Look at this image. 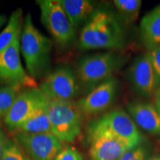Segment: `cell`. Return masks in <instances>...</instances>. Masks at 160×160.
Returning <instances> with one entry per match:
<instances>
[{
  "label": "cell",
  "instance_id": "obj_23",
  "mask_svg": "<svg viewBox=\"0 0 160 160\" xmlns=\"http://www.w3.org/2000/svg\"><path fill=\"white\" fill-rule=\"evenodd\" d=\"M54 160H83V157L75 148L66 147L60 151Z\"/></svg>",
  "mask_w": 160,
  "mask_h": 160
},
{
  "label": "cell",
  "instance_id": "obj_20",
  "mask_svg": "<svg viewBox=\"0 0 160 160\" xmlns=\"http://www.w3.org/2000/svg\"><path fill=\"white\" fill-rule=\"evenodd\" d=\"M113 4L123 19L131 22L137 19L142 3L141 0H115Z\"/></svg>",
  "mask_w": 160,
  "mask_h": 160
},
{
  "label": "cell",
  "instance_id": "obj_10",
  "mask_svg": "<svg viewBox=\"0 0 160 160\" xmlns=\"http://www.w3.org/2000/svg\"><path fill=\"white\" fill-rule=\"evenodd\" d=\"M128 76L133 89L141 97L153 96L160 87L159 78L152 66L148 53L135 58L130 66Z\"/></svg>",
  "mask_w": 160,
  "mask_h": 160
},
{
  "label": "cell",
  "instance_id": "obj_15",
  "mask_svg": "<svg viewBox=\"0 0 160 160\" xmlns=\"http://www.w3.org/2000/svg\"><path fill=\"white\" fill-rule=\"evenodd\" d=\"M139 29L142 41L148 51L160 45V5L144 16Z\"/></svg>",
  "mask_w": 160,
  "mask_h": 160
},
{
  "label": "cell",
  "instance_id": "obj_22",
  "mask_svg": "<svg viewBox=\"0 0 160 160\" xmlns=\"http://www.w3.org/2000/svg\"><path fill=\"white\" fill-rule=\"evenodd\" d=\"M149 150L140 145L126 151L118 160H148Z\"/></svg>",
  "mask_w": 160,
  "mask_h": 160
},
{
  "label": "cell",
  "instance_id": "obj_3",
  "mask_svg": "<svg viewBox=\"0 0 160 160\" xmlns=\"http://www.w3.org/2000/svg\"><path fill=\"white\" fill-rule=\"evenodd\" d=\"M108 136L120 140L130 147H137L144 137L127 112L116 109L92 121L88 126L89 138L95 136Z\"/></svg>",
  "mask_w": 160,
  "mask_h": 160
},
{
  "label": "cell",
  "instance_id": "obj_1",
  "mask_svg": "<svg viewBox=\"0 0 160 160\" xmlns=\"http://www.w3.org/2000/svg\"><path fill=\"white\" fill-rule=\"evenodd\" d=\"M125 42V31L115 16L97 10L84 25L78 45L80 50L119 49Z\"/></svg>",
  "mask_w": 160,
  "mask_h": 160
},
{
  "label": "cell",
  "instance_id": "obj_13",
  "mask_svg": "<svg viewBox=\"0 0 160 160\" xmlns=\"http://www.w3.org/2000/svg\"><path fill=\"white\" fill-rule=\"evenodd\" d=\"M137 127L152 135H160V113L154 104L134 101L126 107Z\"/></svg>",
  "mask_w": 160,
  "mask_h": 160
},
{
  "label": "cell",
  "instance_id": "obj_6",
  "mask_svg": "<svg viewBox=\"0 0 160 160\" xmlns=\"http://www.w3.org/2000/svg\"><path fill=\"white\" fill-rule=\"evenodd\" d=\"M41 14V22L62 48L71 47L76 40L73 27L58 0L37 1Z\"/></svg>",
  "mask_w": 160,
  "mask_h": 160
},
{
  "label": "cell",
  "instance_id": "obj_9",
  "mask_svg": "<svg viewBox=\"0 0 160 160\" xmlns=\"http://www.w3.org/2000/svg\"><path fill=\"white\" fill-rule=\"evenodd\" d=\"M15 139L32 160H54L62 150V142L51 132L44 133L17 132Z\"/></svg>",
  "mask_w": 160,
  "mask_h": 160
},
{
  "label": "cell",
  "instance_id": "obj_19",
  "mask_svg": "<svg viewBox=\"0 0 160 160\" xmlns=\"http://www.w3.org/2000/svg\"><path fill=\"white\" fill-rule=\"evenodd\" d=\"M22 88L16 85L0 87V119H5Z\"/></svg>",
  "mask_w": 160,
  "mask_h": 160
},
{
  "label": "cell",
  "instance_id": "obj_11",
  "mask_svg": "<svg viewBox=\"0 0 160 160\" xmlns=\"http://www.w3.org/2000/svg\"><path fill=\"white\" fill-rule=\"evenodd\" d=\"M47 99L38 88L22 90L4 119L8 131H17L24 122Z\"/></svg>",
  "mask_w": 160,
  "mask_h": 160
},
{
  "label": "cell",
  "instance_id": "obj_18",
  "mask_svg": "<svg viewBox=\"0 0 160 160\" xmlns=\"http://www.w3.org/2000/svg\"><path fill=\"white\" fill-rule=\"evenodd\" d=\"M22 11L19 8L11 15L7 25L0 33V53L7 49L22 33Z\"/></svg>",
  "mask_w": 160,
  "mask_h": 160
},
{
  "label": "cell",
  "instance_id": "obj_27",
  "mask_svg": "<svg viewBox=\"0 0 160 160\" xmlns=\"http://www.w3.org/2000/svg\"><path fill=\"white\" fill-rule=\"evenodd\" d=\"M6 20H7V17H6V16L0 14V28H1L4 24L6 22Z\"/></svg>",
  "mask_w": 160,
  "mask_h": 160
},
{
  "label": "cell",
  "instance_id": "obj_8",
  "mask_svg": "<svg viewBox=\"0 0 160 160\" xmlns=\"http://www.w3.org/2000/svg\"><path fill=\"white\" fill-rule=\"evenodd\" d=\"M79 82L68 66H62L46 76L39 88L48 100L72 101L79 93Z\"/></svg>",
  "mask_w": 160,
  "mask_h": 160
},
{
  "label": "cell",
  "instance_id": "obj_25",
  "mask_svg": "<svg viewBox=\"0 0 160 160\" xmlns=\"http://www.w3.org/2000/svg\"><path fill=\"white\" fill-rule=\"evenodd\" d=\"M8 138L4 133L2 128L0 127V160L2 159V156L4 148H5L6 141H7Z\"/></svg>",
  "mask_w": 160,
  "mask_h": 160
},
{
  "label": "cell",
  "instance_id": "obj_14",
  "mask_svg": "<svg viewBox=\"0 0 160 160\" xmlns=\"http://www.w3.org/2000/svg\"><path fill=\"white\" fill-rule=\"evenodd\" d=\"M90 156L92 160H118L126 151L131 149L128 145L105 135L89 138Z\"/></svg>",
  "mask_w": 160,
  "mask_h": 160
},
{
  "label": "cell",
  "instance_id": "obj_28",
  "mask_svg": "<svg viewBox=\"0 0 160 160\" xmlns=\"http://www.w3.org/2000/svg\"><path fill=\"white\" fill-rule=\"evenodd\" d=\"M148 160H160V155H155L153 156V157H149Z\"/></svg>",
  "mask_w": 160,
  "mask_h": 160
},
{
  "label": "cell",
  "instance_id": "obj_17",
  "mask_svg": "<svg viewBox=\"0 0 160 160\" xmlns=\"http://www.w3.org/2000/svg\"><path fill=\"white\" fill-rule=\"evenodd\" d=\"M16 132L27 133H44L51 132V123L48 116V99H46L41 103Z\"/></svg>",
  "mask_w": 160,
  "mask_h": 160
},
{
  "label": "cell",
  "instance_id": "obj_12",
  "mask_svg": "<svg viewBox=\"0 0 160 160\" xmlns=\"http://www.w3.org/2000/svg\"><path fill=\"white\" fill-rule=\"evenodd\" d=\"M117 80L114 77L106 80L77 104L83 115H96L109 108L114 101L117 92Z\"/></svg>",
  "mask_w": 160,
  "mask_h": 160
},
{
  "label": "cell",
  "instance_id": "obj_24",
  "mask_svg": "<svg viewBox=\"0 0 160 160\" xmlns=\"http://www.w3.org/2000/svg\"><path fill=\"white\" fill-rule=\"evenodd\" d=\"M148 54L160 82V45L149 50Z\"/></svg>",
  "mask_w": 160,
  "mask_h": 160
},
{
  "label": "cell",
  "instance_id": "obj_7",
  "mask_svg": "<svg viewBox=\"0 0 160 160\" xmlns=\"http://www.w3.org/2000/svg\"><path fill=\"white\" fill-rule=\"evenodd\" d=\"M21 33L7 49L0 53V83L28 88H36L35 80L22 65L19 56Z\"/></svg>",
  "mask_w": 160,
  "mask_h": 160
},
{
  "label": "cell",
  "instance_id": "obj_21",
  "mask_svg": "<svg viewBox=\"0 0 160 160\" xmlns=\"http://www.w3.org/2000/svg\"><path fill=\"white\" fill-rule=\"evenodd\" d=\"M1 160H31L16 141L7 139Z\"/></svg>",
  "mask_w": 160,
  "mask_h": 160
},
{
  "label": "cell",
  "instance_id": "obj_2",
  "mask_svg": "<svg viewBox=\"0 0 160 160\" xmlns=\"http://www.w3.org/2000/svg\"><path fill=\"white\" fill-rule=\"evenodd\" d=\"M52 43L38 31L30 13L25 18L20 39V51L25 59L28 74L33 79L49 73Z\"/></svg>",
  "mask_w": 160,
  "mask_h": 160
},
{
  "label": "cell",
  "instance_id": "obj_26",
  "mask_svg": "<svg viewBox=\"0 0 160 160\" xmlns=\"http://www.w3.org/2000/svg\"><path fill=\"white\" fill-rule=\"evenodd\" d=\"M153 98H154V105L160 113V87L153 94Z\"/></svg>",
  "mask_w": 160,
  "mask_h": 160
},
{
  "label": "cell",
  "instance_id": "obj_4",
  "mask_svg": "<svg viewBox=\"0 0 160 160\" xmlns=\"http://www.w3.org/2000/svg\"><path fill=\"white\" fill-rule=\"evenodd\" d=\"M122 63L123 60L119 56L111 52L85 56L77 64L79 85L89 93L103 82L113 77Z\"/></svg>",
  "mask_w": 160,
  "mask_h": 160
},
{
  "label": "cell",
  "instance_id": "obj_5",
  "mask_svg": "<svg viewBox=\"0 0 160 160\" xmlns=\"http://www.w3.org/2000/svg\"><path fill=\"white\" fill-rule=\"evenodd\" d=\"M82 113L72 101L48 100L51 132L63 142H72L80 133Z\"/></svg>",
  "mask_w": 160,
  "mask_h": 160
},
{
  "label": "cell",
  "instance_id": "obj_16",
  "mask_svg": "<svg viewBox=\"0 0 160 160\" xmlns=\"http://www.w3.org/2000/svg\"><path fill=\"white\" fill-rule=\"evenodd\" d=\"M75 29L86 23L94 12L95 4L89 0H58Z\"/></svg>",
  "mask_w": 160,
  "mask_h": 160
}]
</instances>
